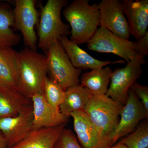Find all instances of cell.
Segmentation results:
<instances>
[{
  "label": "cell",
  "instance_id": "1",
  "mask_svg": "<svg viewBox=\"0 0 148 148\" xmlns=\"http://www.w3.org/2000/svg\"><path fill=\"white\" fill-rule=\"evenodd\" d=\"M48 73L45 55L27 47L18 52V81L16 88L27 98L43 92Z\"/></svg>",
  "mask_w": 148,
  "mask_h": 148
},
{
  "label": "cell",
  "instance_id": "2",
  "mask_svg": "<svg viewBox=\"0 0 148 148\" xmlns=\"http://www.w3.org/2000/svg\"><path fill=\"white\" fill-rule=\"evenodd\" d=\"M63 15L71 26V40L77 45L87 43L100 26L98 4L89 0H74L65 7Z\"/></svg>",
  "mask_w": 148,
  "mask_h": 148
},
{
  "label": "cell",
  "instance_id": "3",
  "mask_svg": "<svg viewBox=\"0 0 148 148\" xmlns=\"http://www.w3.org/2000/svg\"><path fill=\"white\" fill-rule=\"evenodd\" d=\"M68 4L67 0H48L41 8L38 45L45 52L53 41L71 34L70 27L61 17V10Z\"/></svg>",
  "mask_w": 148,
  "mask_h": 148
},
{
  "label": "cell",
  "instance_id": "4",
  "mask_svg": "<svg viewBox=\"0 0 148 148\" xmlns=\"http://www.w3.org/2000/svg\"><path fill=\"white\" fill-rule=\"evenodd\" d=\"M45 53L48 65V73L64 90L80 84L82 70L75 68L58 40L53 41Z\"/></svg>",
  "mask_w": 148,
  "mask_h": 148
},
{
  "label": "cell",
  "instance_id": "5",
  "mask_svg": "<svg viewBox=\"0 0 148 148\" xmlns=\"http://www.w3.org/2000/svg\"><path fill=\"white\" fill-rule=\"evenodd\" d=\"M123 106L106 95H92L83 112L108 141L119 122Z\"/></svg>",
  "mask_w": 148,
  "mask_h": 148
},
{
  "label": "cell",
  "instance_id": "6",
  "mask_svg": "<svg viewBox=\"0 0 148 148\" xmlns=\"http://www.w3.org/2000/svg\"><path fill=\"white\" fill-rule=\"evenodd\" d=\"M146 63L145 58L137 56L123 68H117L112 73L110 84L106 96L124 106L127 102L128 91L143 74L142 66Z\"/></svg>",
  "mask_w": 148,
  "mask_h": 148
},
{
  "label": "cell",
  "instance_id": "7",
  "mask_svg": "<svg viewBox=\"0 0 148 148\" xmlns=\"http://www.w3.org/2000/svg\"><path fill=\"white\" fill-rule=\"evenodd\" d=\"M89 50L118 56L127 63L138 55L133 42L121 38L108 30L100 27L87 42Z\"/></svg>",
  "mask_w": 148,
  "mask_h": 148
},
{
  "label": "cell",
  "instance_id": "8",
  "mask_svg": "<svg viewBox=\"0 0 148 148\" xmlns=\"http://www.w3.org/2000/svg\"><path fill=\"white\" fill-rule=\"evenodd\" d=\"M120 116L118 124L108 138L110 147L120 138L132 133L142 121L148 119V113L131 87L128 91L127 102L121 110Z\"/></svg>",
  "mask_w": 148,
  "mask_h": 148
},
{
  "label": "cell",
  "instance_id": "9",
  "mask_svg": "<svg viewBox=\"0 0 148 148\" xmlns=\"http://www.w3.org/2000/svg\"><path fill=\"white\" fill-rule=\"evenodd\" d=\"M13 12V27L21 32L27 47L37 51L38 42L35 28L38 23L39 14L36 7V1L34 0H15Z\"/></svg>",
  "mask_w": 148,
  "mask_h": 148
},
{
  "label": "cell",
  "instance_id": "10",
  "mask_svg": "<svg viewBox=\"0 0 148 148\" xmlns=\"http://www.w3.org/2000/svg\"><path fill=\"white\" fill-rule=\"evenodd\" d=\"M33 121L32 105L15 116L0 119V131L5 139L8 148L15 145L29 136L33 130Z\"/></svg>",
  "mask_w": 148,
  "mask_h": 148
},
{
  "label": "cell",
  "instance_id": "11",
  "mask_svg": "<svg viewBox=\"0 0 148 148\" xmlns=\"http://www.w3.org/2000/svg\"><path fill=\"white\" fill-rule=\"evenodd\" d=\"M98 5L100 27L121 38L129 40L130 34L121 1L102 0Z\"/></svg>",
  "mask_w": 148,
  "mask_h": 148
},
{
  "label": "cell",
  "instance_id": "12",
  "mask_svg": "<svg viewBox=\"0 0 148 148\" xmlns=\"http://www.w3.org/2000/svg\"><path fill=\"white\" fill-rule=\"evenodd\" d=\"M74 128L77 140L83 148H107L110 147L108 139L103 136L83 111L74 112Z\"/></svg>",
  "mask_w": 148,
  "mask_h": 148
},
{
  "label": "cell",
  "instance_id": "13",
  "mask_svg": "<svg viewBox=\"0 0 148 148\" xmlns=\"http://www.w3.org/2000/svg\"><path fill=\"white\" fill-rule=\"evenodd\" d=\"M31 99L34 114L33 130L67 124L69 118L61 113L59 109L49 105L43 92L36 94Z\"/></svg>",
  "mask_w": 148,
  "mask_h": 148
},
{
  "label": "cell",
  "instance_id": "14",
  "mask_svg": "<svg viewBox=\"0 0 148 148\" xmlns=\"http://www.w3.org/2000/svg\"><path fill=\"white\" fill-rule=\"evenodd\" d=\"M122 5L130 35L138 40L148 31V0H124Z\"/></svg>",
  "mask_w": 148,
  "mask_h": 148
},
{
  "label": "cell",
  "instance_id": "15",
  "mask_svg": "<svg viewBox=\"0 0 148 148\" xmlns=\"http://www.w3.org/2000/svg\"><path fill=\"white\" fill-rule=\"evenodd\" d=\"M59 41L69 56L73 66L77 69L92 70L102 68L110 64L125 63V61L123 60L112 61L110 60L101 61L96 59L66 36L62 37L59 40Z\"/></svg>",
  "mask_w": 148,
  "mask_h": 148
},
{
  "label": "cell",
  "instance_id": "16",
  "mask_svg": "<svg viewBox=\"0 0 148 148\" xmlns=\"http://www.w3.org/2000/svg\"><path fill=\"white\" fill-rule=\"evenodd\" d=\"M32 105L31 98L21 94L16 88L0 87V119L15 116Z\"/></svg>",
  "mask_w": 148,
  "mask_h": 148
},
{
  "label": "cell",
  "instance_id": "17",
  "mask_svg": "<svg viewBox=\"0 0 148 148\" xmlns=\"http://www.w3.org/2000/svg\"><path fill=\"white\" fill-rule=\"evenodd\" d=\"M66 125L34 130L24 140L9 148H53Z\"/></svg>",
  "mask_w": 148,
  "mask_h": 148
},
{
  "label": "cell",
  "instance_id": "18",
  "mask_svg": "<svg viewBox=\"0 0 148 148\" xmlns=\"http://www.w3.org/2000/svg\"><path fill=\"white\" fill-rule=\"evenodd\" d=\"M18 52L12 48H0V87L16 88Z\"/></svg>",
  "mask_w": 148,
  "mask_h": 148
},
{
  "label": "cell",
  "instance_id": "19",
  "mask_svg": "<svg viewBox=\"0 0 148 148\" xmlns=\"http://www.w3.org/2000/svg\"><path fill=\"white\" fill-rule=\"evenodd\" d=\"M91 96L90 90L81 84L69 88L65 90L59 110L63 114L70 118L72 113L83 111Z\"/></svg>",
  "mask_w": 148,
  "mask_h": 148
},
{
  "label": "cell",
  "instance_id": "20",
  "mask_svg": "<svg viewBox=\"0 0 148 148\" xmlns=\"http://www.w3.org/2000/svg\"><path fill=\"white\" fill-rule=\"evenodd\" d=\"M112 71L109 66L92 69L82 75L80 84L90 90L92 95H106Z\"/></svg>",
  "mask_w": 148,
  "mask_h": 148
},
{
  "label": "cell",
  "instance_id": "21",
  "mask_svg": "<svg viewBox=\"0 0 148 148\" xmlns=\"http://www.w3.org/2000/svg\"><path fill=\"white\" fill-rule=\"evenodd\" d=\"M14 17L13 10L8 6H0V48H12L20 41V36L15 33L13 27Z\"/></svg>",
  "mask_w": 148,
  "mask_h": 148
},
{
  "label": "cell",
  "instance_id": "22",
  "mask_svg": "<svg viewBox=\"0 0 148 148\" xmlns=\"http://www.w3.org/2000/svg\"><path fill=\"white\" fill-rule=\"evenodd\" d=\"M119 143L127 148H148V119L141 122L133 132Z\"/></svg>",
  "mask_w": 148,
  "mask_h": 148
},
{
  "label": "cell",
  "instance_id": "23",
  "mask_svg": "<svg viewBox=\"0 0 148 148\" xmlns=\"http://www.w3.org/2000/svg\"><path fill=\"white\" fill-rule=\"evenodd\" d=\"M65 91L56 82L49 77L45 81L43 92L46 101L56 108L59 106L64 99Z\"/></svg>",
  "mask_w": 148,
  "mask_h": 148
},
{
  "label": "cell",
  "instance_id": "24",
  "mask_svg": "<svg viewBox=\"0 0 148 148\" xmlns=\"http://www.w3.org/2000/svg\"><path fill=\"white\" fill-rule=\"evenodd\" d=\"M53 148H83L71 130L64 128L55 143Z\"/></svg>",
  "mask_w": 148,
  "mask_h": 148
},
{
  "label": "cell",
  "instance_id": "25",
  "mask_svg": "<svg viewBox=\"0 0 148 148\" xmlns=\"http://www.w3.org/2000/svg\"><path fill=\"white\" fill-rule=\"evenodd\" d=\"M131 88L138 99L141 100L140 102L146 112L148 113V86L142 85L136 82Z\"/></svg>",
  "mask_w": 148,
  "mask_h": 148
},
{
  "label": "cell",
  "instance_id": "26",
  "mask_svg": "<svg viewBox=\"0 0 148 148\" xmlns=\"http://www.w3.org/2000/svg\"><path fill=\"white\" fill-rule=\"evenodd\" d=\"M138 55L145 58L148 54V31L143 37L133 42Z\"/></svg>",
  "mask_w": 148,
  "mask_h": 148
},
{
  "label": "cell",
  "instance_id": "27",
  "mask_svg": "<svg viewBox=\"0 0 148 148\" xmlns=\"http://www.w3.org/2000/svg\"><path fill=\"white\" fill-rule=\"evenodd\" d=\"M7 147L6 142L4 137L0 131V148Z\"/></svg>",
  "mask_w": 148,
  "mask_h": 148
},
{
  "label": "cell",
  "instance_id": "28",
  "mask_svg": "<svg viewBox=\"0 0 148 148\" xmlns=\"http://www.w3.org/2000/svg\"><path fill=\"white\" fill-rule=\"evenodd\" d=\"M107 148H127L125 147L124 145H123V144H121V143H118L117 144H116L115 145L113 146H111L110 147H108Z\"/></svg>",
  "mask_w": 148,
  "mask_h": 148
},
{
  "label": "cell",
  "instance_id": "29",
  "mask_svg": "<svg viewBox=\"0 0 148 148\" xmlns=\"http://www.w3.org/2000/svg\"><path fill=\"white\" fill-rule=\"evenodd\" d=\"M4 148H8L7 147Z\"/></svg>",
  "mask_w": 148,
  "mask_h": 148
}]
</instances>
